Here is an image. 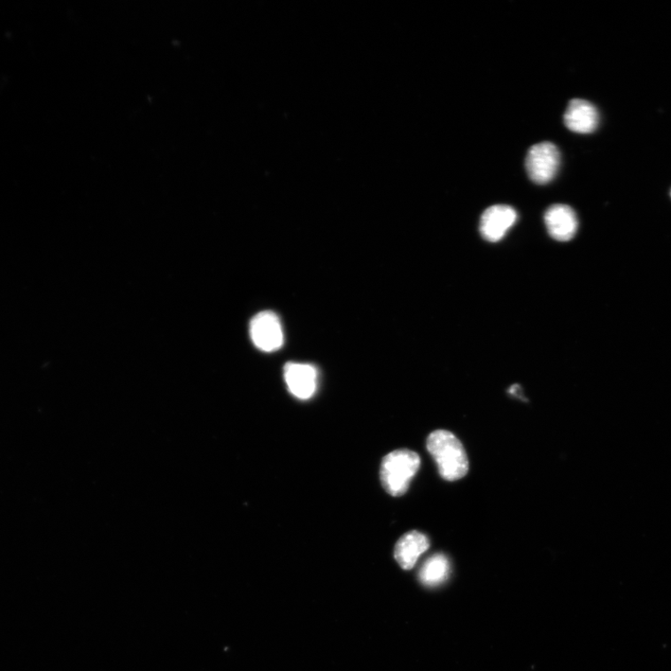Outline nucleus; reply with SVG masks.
<instances>
[{"instance_id":"8","label":"nucleus","mask_w":671,"mask_h":671,"mask_svg":"<svg viewBox=\"0 0 671 671\" xmlns=\"http://www.w3.org/2000/svg\"><path fill=\"white\" fill-rule=\"evenodd\" d=\"M598 112L594 105L582 99H574L569 103L564 114L567 127L578 134H590L598 126Z\"/></svg>"},{"instance_id":"3","label":"nucleus","mask_w":671,"mask_h":671,"mask_svg":"<svg viewBox=\"0 0 671 671\" xmlns=\"http://www.w3.org/2000/svg\"><path fill=\"white\" fill-rule=\"evenodd\" d=\"M560 155L551 143H542L529 149L526 158V169L529 179L544 185L551 182L558 173Z\"/></svg>"},{"instance_id":"7","label":"nucleus","mask_w":671,"mask_h":671,"mask_svg":"<svg viewBox=\"0 0 671 671\" xmlns=\"http://www.w3.org/2000/svg\"><path fill=\"white\" fill-rule=\"evenodd\" d=\"M285 380L294 397L306 400L316 391L317 370L309 364L290 362L285 366Z\"/></svg>"},{"instance_id":"1","label":"nucleus","mask_w":671,"mask_h":671,"mask_svg":"<svg viewBox=\"0 0 671 671\" xmlns=\"http://www.w3.org/2000/svg\"><path fill=\"white\" fill-rule=\"evenodd\" d=\"M428 450L444 480L455 482L465 478L469 469L467 454L461 441L452 433L433 432L428 438Z\"/></svg>"},{"instance_id":"9","label":"nucleus","mask_w":671,"mask_h":671,"mask_svg":"<svg viewBox=\"0 0 671 671\" xmlns=\"http://www.w3.org/2000/svg\"><path fill=\"white\" fill-rule=\"evenodd\" d=\"M430 546V541L426 535L413 531L404 535L396 544L395 558L401 568L411 570L415 567L420 556L425 553Z\"/></svg>"},{"instance_id":"4","label":"nucleus","mask_w":671,"mask_h":671,"mask_svg":"<svg viewBox=\"0 0 671 671\" xmlns=\"http://www.w3.org/2000/svg\"><path fill=\"white\" fill-rule=\"evenodd\" d=\"M251 338L254 345L263 351H274L284 343V331L279 317L271 311L254 316L250 326Z\"/></svg>"},{"instance_id":"6","label":"nucleus","mask_w":671,"mask_h":671,"mask_svg":"<svg viewBox=\"0 0 671 671\" xmlns=\"http://www.w3.org/2000/svg\"><path fill=\"white\" fill-rule=\"evenodd\" d=\"M544 222L551 236L559 242L572 240L578 228L575 211L568 205L555 204L546 210Z\"/></svg>"},{"instance_id":"2","label":"nucleus","mask_w":671,"mask_h":671,"mask_svg":"<svg viewBox=\"0 0 671 671\" xmlns=\"http://www.w3.org/2000/svg\"><path fill=\"white\" fill-rule=\"evenodd\" d=\"M420 466V456L410 450H398L386 455L381 466L383 488L392 497L403 496L407 492Z\"/></svg>"},{"instance_id":"5","label":"nucleus","mask_w":671,"mask_h":671,"mask_svg":"<svg viewBox=\"0 0 671 671\" xmlns=\"http://www.w3.org/2000/svg\"><path fill=\"white\" fill-rule=\"evenodd\" d=\"M518 214L513 207L497 204L485 210L481 220V234L491 243L502 240L509 229L514 226Z\"/></svg>"},{"instance_id":"10","label":"nucleus","mask_w":671,"mask_h":671,"mask_svg":"<svg viewBox=\"0 0 671 671\" xmlns=\"http://www.w3.org/2000/svg\"><path fill=\"white\" fill-rule=\"evenodd\" d=\"M449 573V559L443 554H436L423 564L420 579L427 586H437L448 578Z\"/></svg>"}]
</instances>
